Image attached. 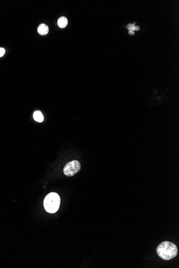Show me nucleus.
<instances>
[{
	"label": "nucleus",
	"mask_w": 179,
	"mask_h": 268,
	"mask_svg": "<svg viewBox=\"0 0 179 268\" xmlns=\"http://www.w3.org/2000/svg\"><path fill=\"white\" fill-rule=\"evenodd\" d=\"M135 24H129L127 26V29H128L129 31H134L135 30Z\"/></svg>",
	"instance_id": "obj_7"
},
{
	"label": "nucleus",
	"mask_w": 179,
	"mask_h": 268,
	"mask_svg": "<svg viewBox=\"0 0 179 268\" xmlns=\"http://www.w3.org/2000/svg\"><path fill=\"white\" fill-rule=\"evenodd\" d=\"M33 118H34V119H35V121L40 122V123L42 122L44 120V116H43V115H42L41 112L40 111H39V110L35 111V112H34V114H33Z\"/></svg>",
	"instance_id": "obj_5"
},
{
	"label": "nucleus",
	"mask_w": 179,
	"mask_h": 268,
	"mask_svg": "<svg viewBox=\"0 0 179 268\" xmlns=\"http://www.w3.org/2000/svg\"><path fill=\"white\" fill-rule=\"evenodd\" d=\"M38 32L41 35H46L49 32V28L46 24H42L39 26L38 28Z\"/></svg>",
	"instance_id": "obj_4"
},
{
	"label": "nucleus",
	"mask_w": 179,
	"mask_h": 268,
	"mask_svg": "<svg viewBox=\"0 0 179 268\" xmlns=\"http://www.w3.org/2000/svg\"><path fill=\"white\" fill-rule=\"evenodd\" d=\"M128 33H129V34H130V35H133L135 34L134 31H129L128 32Z\"/></svg>",
	"instance_id": "obj_9"
},
{
	"label": "nucleus",
	"mask_w": 179,
	"mask_h": 268,
	"mask_svg": "<svg viewBox=\"0 0 179 268\" xmlns=\"http://www.w3.org/2000/svg\"><path fill=\"white\" fill-rule=\"evenodd\" d=\"M58 24L61 28H65L68 25V19L65 17H61L58 19Z\"/></svg>",
	"instance_id": "obj_6"
},
{
	"label": "nucleus",
	"mask_w": 179,
	"mask_h": 268,
	"mask_svg": "<svg viewBox=\"0 0 179 268\" xmlns=\"http://www.w3.org/2000/svg\"><path fill=\"white\" fill-rule=\"evenodd\" d=\"M60 198L58 194L51 192L47 195L44 201V206L46 211L53 214L59 209L60 205Z\"/></svg>",
	"instance_id": "obj_2"
},
{
	"label": "nucleus",
	"mask_w": 179,
	"mask_h": 268,
	"mask_svg": "<svg viewBox=\"0 0 179 268\" xmlns=\"http://www.w3.org/2000/svg\"><path fill=\"white\" fill-rule=\"evenodd\" d=\"M177 246L167 241L162 242L157 248V253L159 257L164 260H170L174 258L177 254Z\"/></svg>",
	"instance_id": "obj_1"
},
{
	"label": "nucleus",
	"mask_w": 179,
	"mask_h": 268,
	"mask_svg": "<svg viewBox=\"0 0 179 268\" xmlns=\"http://www.w3.org/2000/svg\"><path fill=\"white\" fill-rule=\"evenodd\" d=\"M5 50L3 48H0V57H2L5 54Z\"/></svg>",
	"instance_id": "obj_8"
},
{
	"label": "nucleus",
	"mask_w": 179,
	"mask_h": 268,
	"mask_svg": "<svg viewBox=\"0 0 179 268\" xmlns=\"http://www.w3.org/2000/svg\"><path fill=\"white\" fill-rule=\"evenodd\" d=\"M81 169V165L79 161L73 160L70 161L65 166L63 173L67 177H72L78 173Z\"/></svg>",
	"instance_id": "obj_3"
},
{
	"label": "nucleus",
	"mask_w": 179,
	"mask_h": 268,
	"mask_svg": "<svg viewBox=\"0 0 179 268\" xmlns=\"http://www.w3.org/2000/svg\"><path fill=\"white\" fill-rule=\"evenodd\" d=\"M140 26H135V31L140 30Z\"/></svg>",
	"instance_id": "obj_10"
}]
</instances>
